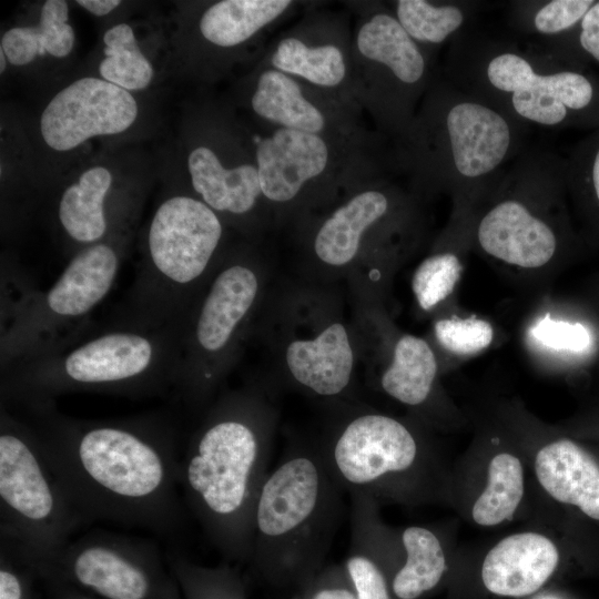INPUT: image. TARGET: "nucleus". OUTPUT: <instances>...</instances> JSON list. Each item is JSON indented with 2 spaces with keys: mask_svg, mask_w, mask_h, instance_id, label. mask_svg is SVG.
Instances as JSON below:
<instances>
[{
  "mask_svg": "<svg viewBox=\"0 0 599 599\" xmlns=\"http://www.w3.org/2000/svg\"><path fill=\"white\" fill-rule=\"evenodd\" d=\"M252 108L261 118L286 129L317 134L325 125L324 115L303 95L298 84L276 69L260 75Z\"/></svg>",
  "mask_w": 599,
  "mask_h": 599,
  "instance_id": "28",
  "label": "nucleus"
},
{
  "mask_svg": "<svg viewBox=\"0 0 599 599\" xmlns=\"http://www.w3.org/2000/svg\"><path fill=\"white\" fill-rule=\"evenodd\" d=\"M256 161L263 195L286 202L325 170L328 149L318 134L281 128L258 141Z\"/></svg>",
  "mask_w": 599,
  "mask_h": 599,
  "instance_id": "16",
  "label": "nucleus"
},
{
  "mask_svg": "<svg viewBox=\"0 0 599 599\" xmlns=\"http://www.w3.org/2000/svg\"><path fill=\"white\" fill-rule=\"evenodd\" d=\"M596 0L515 1L510 6V22L522 33L537 40L562 37L581 22Z\"/></svg>",
  "mask_w": 599,
  "mask_h": 599,
  "instance_id": "33",
  "label": "nucleus"
},
{
  "mask_svg": "<svg viewBox=\"0 0 599 599\" xmlns=\"http://www.w3.org/2000/svg\"><path fill=\"white\" fill-rule=\"evenodd\" d=\"M53 471L83 525L108 521L173 536L185 522L176 435L158 416L90 420L55 404L28 409Z\"/></svg>",
  "mask_w": 599,
  "mask_h": 599,
  "instance_id": "1",
  "label": "nucleus"
},
{
  "mask_svg": "<svg viewBox=\"0 0 599 599\" xmlns=\"http://www.w3.org/2000/svg\"><path fill=\"white\" fill-rule=\"evenodd\" d=\"M312 599H356V595L343 586H327L315 591Z\"/></svg>",
  "mask_w": 599,
  "mask_h": 599,
  "instance_id": "41",
  "label": "nucleus"
},
{
  "mask_svg": "<svg viewBox=\"0 0 599 599\" xmlns=\"http://www.w3.org/2000/svg\"><path fill=\"white\" fill-rule=\"evenodd\" d=\"M581 306L597 332L599 344V272L590 282L585 303ZM596 364L599 365V348Z\"/></svg>",
  "mask_w": 599,
  "mask_h": 599,
  "instance_id": "39",
  "label": "nucleus"
},
{
  "mask_svg": "<svg viewBox=\"0 0 599 599\" xmlns=\"http://www.w3.org/2000/svg\"><path fill=\"white\" fill-rule=\"evenodd\" d=\"M82 525L31 425L1 404L0 537L37 568Z\"/></svg>",
  "mask_w": 599,
  "mask_h": 599,
  "instance_id": "9",
  "label": "nucleus"
},
{
  "mask_svg": "<svg viewBox=\"0 0 599 599\" xmlns=\"http://www.w3.org/2000/svg\"><path fill=\"white\" fill-rule=\"evenodd\" d=\"M437 370V358L428 342L405 334L394 346L392 363L383 373L380 385L397 402L419 406L430 396Z\"/></svg>",
  "mask_w": 599,
  "mask_h": 599,
  "instance_id": "25",
  "label": "nucleus"
},
{
  "mask_svg": "<svg viewBox=\"0 0 599 599\" xmlns=\"http://www.w3.org/2000/svg\"><path fill=\"white\" fill-rule=\"evenodd\" d=\"M111 185V172L104 166H93L63 191L58 203V221L75 245L74 253L106 237L111 226L106 207Z\"/></svg>",
  "mask_w": 599,
  "mask_h": 599,
  "instance_id": "21",
  "label": "nucleus"
},
{
  "mask_svg": "<svg viewBox=\"0 0 599 599\" xmlns=\"http://www.w3.org/2000/svg\"><path fill=\"white\" fill-rule=\"evenodd\" d=\"M187 165L194 191L215 212L244 215L262 193L256 166L242 164L225 169L206 146L194 149Z\"/></svg>",
  "mask_w": 599,
  "mask_h": 599,
  "instance_id": "22",
  "label": "nucleus"
},
{
  "mask_svg": "<svg viewBox=\"0 0 599 599\" xmlns=\"http://www.w3.org/2000/svg\"><path fill=\"white\" fill-rule=\"evenodd\" d=\"M104 59L99 71L103 80L126 91L146 88L153 78V68L141 52L134 32L128 23L110 28L103 35Z\"/></svg>",
  "mask_w": 599,
  "mask_h": 599,
  "instance_id": "35",
  "label": "nucleus"
},
{
  "mask_svg": "<svg viewBox=\"0 0 599 599\" xmlns=\"http://www.w3.org/2000/svg\"><path fill=\"white\" fill-rule=\"evenodd\" d=\"M440 248L416 267L412 288L418 306L432 311L449 298L461 278L465 256L471 248V210L453 207Z\"/></svg>",
  "mask_w": 599,
  "mask_h": 599,
  "instance_id": "20",
  "label": "nucleus"
},
{
  "mask_svg": "<svg viewBox=\"0 0 599 599\" xmlns=\"http://www.w3.org/2000/svg\"><path fill=\"white\" fill-rule=\"evenodd\" d=\"M292 377L318 396L332 397L348 386L354 355L346 328L333 323L312 339L290 343L285 353Z\"/></svg>",
  "mask_w": 599,
  "mask_h": 599,
  "instance_id": "19",
  "label": "nucleus"
},
{
  "mask_svg": "<svg viewBox=\"0 0 599 599\" xmlns=\"http://www.w3.org/2000/svg\"><path fill=\"white\" fill-rule=\"evenodd\" d=\"M270 456L265 410L254 397L236 394L211 408L180 457L185 507L226 558H250L254 509Z\"/></svg>",
  "mask_w": 599,
  "mask_h": 599,
  "instance_id": "3",
  "label": "nucleus"
},
{
  "mask_svg": "<svg viewBox=\"0 0 599 599\" xmlns=\"http://www.w3.org/2000/svg\"><path fill=\"white\" fill-rule=\"evenodd\" d=\"M471 248L514 282L535 286L583 255L565 158L534 148L508 164L471 210Z\"/></svg>",
  "mask_w": 599,
  "mask_h": 599,
  "instance_id": "2",
  "label": "nucleus"
},
{
  "mask_svg": "<svg viewBox=\"0 0 599 599\" xmlns=\"http://www.w3.org/2000/svg\"><path fill=\"white\" fill-rule=\"evenodd\" d=\"M183 327L111 325L52 353L16 362L1 369V403L38 409L68 393L140 398L174 389Z\"/></svg>",
  "mask_w": 599,
  "mask_h": 599,
  "instance_id": "5",
  "label": "nucleus"
},
{
  "mask_svg": "<svg viewBox=\"0 0 599 599\" xmlns=\"http://www.w3.org/2000/svg\"><path fill=\"white\" fill-rule=\"evenodd\" d=\"M78 4L94 16H105L121 4L119 0H78Z\"/></svg>",
  "mask_w": 599,
  "mask_h": 599,
  "instance_id": "40",
  "label": "nucleus"
},
{
  "mask_svg": "<svg viewBox=\"0 0 599 599\" xmlns=\"http://www.w3.org/2000/svg\"><path fill=\"white\" fill-rule=\"evenodd\" d=\"M138 116L133 95L103 79L85 77L59 91L40 119L47 145L69 151L98 135L124 132Z\"/></svg>",
  "mask_w": 599,
  "mask_h": 599,
  "instance_id": "14",
  "label": "nucleus"
},
{
  "mask_svg": "<svg viewBox=\"0 0 599 599\" xmlns=\"http://www.w3.org/2000/svg\"><path fill=\"white\" fill-rule=\"evenodd\" d=\"M479 2L426 0L396 1V19L417 43L441 44L467 29Z\"/></svg>",
  "mask_w": 599,
  "mask_h": 599,
  "instance_id": "30",
  "label": "nucleus"
},
{
  "mask_svg": "<svg viewBox=\"0 0 599 599\" xmlns=\"http://www.w3.org/2000/svg\"><path fill=\"white\" fill-rule=\"evenodd\" d=\"M524 495L520 460L508 453L496 455L488 467V484L473 506L480 526H495L511 518Z\"/></svg>",
  "mask_w": 599,
  "mask_h": 599,
  "instance_id": "32",
  "label": "nucleus"
},
{
  "mask_svg": "<svg viewBox=\"0 0 599 599\" xmlns=\"http://www.w3.org/2000/svg\"><path fill=\"white\" fill-rule=\"evenodd\" d=\"M84 599V598H83Z\"/></svg>",
  "mask_w": 599,
  "mask_h": 599,
  "instance_id": "44",
  "label": "nucleus"
},
{
  "mask_svg": "<svg viewBox=\"0 0 599 599\" xmlns=\"http://www.w3.org/2000/svg\"><path fill=\"white\" fill-rule=\"evenodd\" d=\"M343 508V490L318 449L293 450L258 494L250 559L281 573L313 569L331 548Z\"/></svg>",
  "mask_w": 599,
  "mask_h": 599,
  "instance_id": "8",
  "label": "nucleus"
},
{
  "mask_svg": "<svg viewBox=\"0 0 599 599\" xmlns=\"http://www.w3.org/2000/svg\"><path fill=\"white\" fill-rule=\"evenodd\" d=\"M260 291L258 275L244 261L216 271L189 312L174 388L190 405L207 399L225 372Z\"/></svg>",
  "mask_w": 599,
  "mask_h": 599,
  "instance_id": "11",
  "label": "nucleus"
},
{
  "mask_svg": "<svg viewBox=\"0 0 599 599\" xmlns=\"http://www.w3.org/2000/svg\"><path fill=\"white\" fill-rule=\"evenodd\" d=\"M390 200L385 192L368 190L338 207L316 234L317 257L332 266L349 263L358 252L363 233L389 213Z\"/></svg>",
  "mask_w": 599,
  "mask_h": 599,
  "instance_id": "23",
  "label": "nucleus"
},
{
  "mask_svg": "<svg viewBox=\"0 0 599 599\" xmlns=\"http://www.w3.org/2000/svg\"><path fill=\"white\" fill-rule=\"evenodd\" d=\"M6 60H7V57L3 52V50L1 49L0 50V61H1V64H0V71L1 73L6 70Z\"/></svg>",
  "mask_w": 599,
  "mask_h": 599,
  "instance_id": "43",
  "label": "nucleus"
},
{
  "mask_svg": "<svg viewBox=\"0 0 599 599\" xmlns=\"http://www.w3.org/2000/svg\"><path fill=\"white\" fill-rule=\"evenodd\" d=\"M351 511V546L345 570L356 599H390L386 578L375 558V499L354 494Z\"/></svg>",
  "mask_w": 599,
  "mask_h": 599,
  "instance_id": "27",
  "label": "nucleus"
},
{
  "mask_svg": "<svg viewBox=\"0 0 599 599\" xmlns=\"http://www.w3.org/2000/svg\"><path fill=\"white\" fill-rule=\"evenodd\" d=\"M357 48L366 59L380 65L402 113L410 115L416 95L428 81L426 55L418 43L395 16L379 12L361 27Z\"/></svg>",
  "mask_w": 599,
  "mask_h": 599,
  "instance_id": "15",
  "label": "nucleus"
},
{
  "mask_svg": "<svg viewBox=\"0 0 599 599\" xmlns=\"http://www.w3.org/2000/svg\"><path fill=\"white\" fill-rule=\"evenodd\" d=\"M154 541L108 531L71 539L35 569L61 573L105 599H154L161 556Z\"/></svg>",
  "mask_w": 599,
  "mask_h": 599,
  "instance_id": "13",
  "label": "nucleus"
},
{
  "mask_svg": "<svg viewBox=\"0 0 599 599\" xmlns=\"http://www.w3.org/2000/svg\"><path fill=\"white\" fill-rule=\"evenodd\" d=\"M215 592H216V597L214 599H237L236 597L231 596L229 591L222 592L220 590L219 591L215 590Z\"/></svg>",
  "mask_w": 599,
  "mask_h": 599,
  "instance_id": "42",
  "label": "nucleus"
},
{
  "mask_svg": "<svg viewBox=\"0 0 599 599\" xmlns=\"http://www.w3.org/2000/svg\"><path fill=\"white\" fill-rule=\"evenodd\" d=\"M559 562L556 545L544 535L520 532L500 540L487 554L481 568L485 587L504 597L536 592Z\"/></svg>",
  "mask_w": 599,
  "mask_h": 599,
  "instance_id": "17",
  "label": "nucleus"
},
{
  "mask_svg": "<svg viewBox=\"0 0 599 599\" xmlns=\"http://www.w3.org/2000/svg\"><path fill=\"white\" fill-rule=\"evenodd\" d=\"M317 449L343 491L374 499L393 479L415 468L419 455L410 429L378 413L352 417Z\"/></svg>",
  "mask_w": 599,
  "mask_h": 599,
  "instance_id": "12",
  "label": "nucleus"
},
{
  "mask_svg": "<svg viewBox=\"0 0 599 599\" xmlns=\"http://www.w3.org/2000/svg\"><path fill=\"white\" fill-rule=\"evenodd\" d=\"M539 43L575 63L599 64V0L571 32Z\"/></svg>",
  "mask_w": 599,
  "mask_h": 599,
  "instance_id": "38",
  "label": "nucleus"
},
{
  "mask_svg": "<svg viewBox=\"0 0 599 599\" xmlns=\"http://www.w3.org/2000/svg\"><path fill=\"white\" fill-rule=\"evenodd\" d=\"M529 336L540 346L568 354L581 364L597 362L598 335L581 307L577 318H554L550 313L538 317L529 328Z\"/></svg>",
  "mask_w": 599,
  "mask_h": 599,
  "instance_id": "36",
  "label": "nucleus"
},
{
  "mask_svg": "<svg viewBox=\"0 0 599 599\" xmlns=\"http://www.w3.org/2000/svg\"><path fill=\"white\" fill-rule=\"evenodd\" d=\"M446 80L526 126L599 128V75L539 42L468 28L450 41Z\"/></svg>",
  "mask_w": 599,
  "mask_h": 599,
  "instance_id": "4",
  "label": "nucleus"
},
{
  "mask_svg": "<svg viewBox=\"0 0 599 599\" xmlns=\"http://www.w3.org/2000/svg\"><path fill=\"white\" fill-rule=\"evenodd\" d=\"M123 243L102 241L74 253L60 276L1 329V369L82 338L87 317L110 293L122 265Z\"/></svg>",
  "mask_w": 599,
  "mask_h": 599,
  "instance_id": "10",
  "label": "nucleus"
},
{
  "mask_svg": "<svg viewBox=\"0 0 599 599\" xmlns=\"http://www.w3.org/2000/svg\"><path fill=\"white\" fill-rule=\"evenodd\" d=\"M288 0H224L212 4L200 20V31L211 43L238 45L280 17Z\"/></svg>",
  "mask_w": 599,
  "mask_h": 599,
  "instance_id": "29",
  "label": "nucleus"
},
{
  "mask_svg": "<svg viewBox=\"0 0 599 599\" xmlns=\"http://www.w3.org/2000/svg\"><path fill=\"white\" fill-rule=\"evenodd\" d=\"M216 212L203 201L174 195L155 210L139 268L112 325L158 328L184 324L222 240Z\"/></svg>",
  "mask_w": 599,
  "mask_h": 599,
  "instance_id": "7",
  "label": "nucleus"
},
{
  "mask_svg": "<svg viewBox=\"0 0 599 599\" xmlns=\"http://www.w3.org/2000/svg\"><path fill=\"white\" fill-rule=\"evenodd\" d=\"M434 333L439 345L458 357L484 352L495 339L491 323L477 316L439 318L434 324Z\"/></svg>",
  "mask_w": 599,
  "mask_h": 599,
  "instance_id": "37",
  "label": "nucleus"
},
{
  "mask_svg": "<svg viewBox=\"0 0 599 599\" xmlns=\"http://www.w3.org/2000/svg\"><path fill=\"white\" fill-rule=\"evenodd\" d=\"M400 541L406 558L392 589L399 599H416L440 581L446 569L445 554L437 536L424 527L406 528Z\"/></svg>",
  "mask_w": 599,
  "mask_h": 599,
  "instance_id": "31",
  "label": "nucleus"
},
{
  "mask_svg": "<svg viewBox=\"0 0 599 599\" xmlns=\"http://www.w3.org/2000/svg\"><path fill=\"white\" fill-rule=\"evenodd\" d=\"M535 470L554 499L599 521V461L593 454L573 439L560 438L539 449Z\"/></svg>",
  "mask_w": 599,
  "mask_h": 599,
  "instance_id": "18",
  "label": "nucleus"
},
{
  "mask_svg": "<svg viewBox=\"0 0 599 599\" xmlns=\"http://www.w3.org/2000/svg\"><path fill=\"white\" fill-rule=\"evenodd\" d=\"M69 8L63 0H48L35 27H16L1 39V49L13 65H26L38 55L67 57L74 45V31L68 23Z\"/></svg>",
  "mask_w": 599,
  "mask_h": 599,
  "instance_id": "26",
  "label": "nucleus"
},
{
  "mask_svg": "<svg viewBox=\"0 0 599 599\" xmlns=\"http://www.w3.org/2000/svg\"><path fill=\"white\" fill-rule=\"evenodd\" d=\"M271 61L276 70L321 87L337 85L346 71L344 55L337 47H308L295 38L281 40Z\"/></svg>",
  "mask_w": 599,
  "mask_h": 599,
  "instance_id": "34",
  "label": "nucleus"
},
{
  "mask_svg": "<svg viewBox=\"0 0 599 599\" xmlns=\"http://www.w3.org/2000/svg\"><path fill=\"white\" fill-rule=\"evenodd\" d=\"M573 220L589 250L599 251V128L565 158Z\"/></svg>",
  "mask_w": 599,
  "mask_h": 599,
  "instance_id": "24",
  "label": "nucleus"
},
{
  "mask_svg": "<svg viewBox=\"0 0 599 599\" xmlns=\"http://www.w3.org/2000/svg\"><path fill=\"white\" fill-rule=\"evenodd\" d=\"M528 129L445 79L404 132L416 172L453 206L473 209L524 151Z\"/></svg>",
  "mask_w": 599,
  "mask_h": 599,
  "instance_id": "6",
  "label": "nucleus"
}]
</instances>
